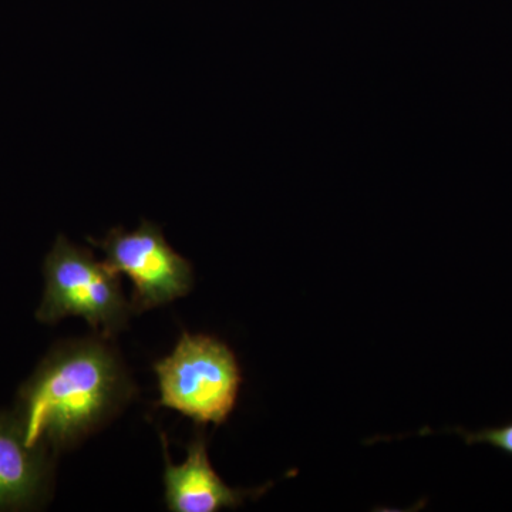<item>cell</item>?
<instances>
[{
	"label": "cell",
	"mask_w": 512,
	"mask_h": 512,
	"mask_svg": "<svg viewBox=\"0 0 512 512\" xmlns=\"http://www.w3.org/2000/svg\"><path fill=\"white\" fill-rule=\"evenodd\" d=\"M134 386L106 338L57 346L19 394V421L29 448L63 450L103 426L131 399Z\"/></svg>",
	"instance_id": "6da1fadb"
},
{
	"label": "cell",
	"mask_w": 512,
	"mask_h": 512,
	"mask_svg": "<svg viewBox=\"0 0 512 512\" xmlns=\"http://www.w3.org/2000/svg\"><path fill=\"white\" fill-rule=\"evenodd\" d=\"M160 406L198 424L221 426L237 406L241 367L221 340L184 332L173 353L154 365Z\"/></svg>",
	"instance_id": "7a4b0ae2"
},
{
	"label": "cell",
	"mask_w": 512,
	"mask_h": 512,
	"mask_svg": "<svg viewBox=\"0 0 512 512\" xmlns=\"http://www.w3.org/2000/svg\"><path fill=\"white\" fill-rule=\"evenodd\" d=\"M46 289L36 318L53 325L67 316H82L109 339L127 325L133 313L121 292L120 274L92 252L60 235L45 259Z\"/></svg>",
	"instance_id": "3957f363"
},
{
	"label": "cell",
	"mask_w": 512,
	"mask_h": 512,
	"mask_svg": "<svg viewBox=\"0 0 512 512\" xmlns=\"http://www.w3.org/2000/svg\"><path fill=\"white\" fill-rule=\"evenodd\" d=\"M89 242L106 255V264L133 282V313L150 311L190 293L194 284L192 265L165 241L163 231L150 221L136 231L111 229L106 238Z\"/></svg>",
	"instance_id": "277c9868"
},
{
	"label": "cell",
	"mask_w": 512,
	"mask_h": 512,
	"mask_svg": "<svg viewBox=\"0 0 512 512\" xmlns=\"http://www.w3.org/2000/svg\"><path fill=\"white\" fill-rule=\"evenodd\" d=\"M165 460V503L173 512H218L234 510L251 498L261 497L271 487L239 490L228 487L211 467L208 458L207 441L204 434H198L188 446L187 460L181 466H174L164 446Z\"/></svg>",
	"instance_id": "5b68a950"
},
{
	"label": "cell",
	"mask_w": 512,
	"mask_h": 512,
	"mask_svg": "<svg viewBox=\"0 0 512 512\" xmlns=\"http://www.w3.org/2000/svg\"><path fill=\"white\" fill-rule=\"evenodd\" d=\"M47 474V451L26 446L16 417L0 416V510L35 503Z\"/></svg>",
	"instance_id": "8992f818"
},
{
	"label": "cell",
	"mask_w": 512,
	"mask_h": 512,
	"mask_svg": "<svg viewBox=\"0 0 512 512\" xmlns=\"http://www.w3.org/2000/svg\"><path fill=\"white\" fill-rule=\"evenodd\" d=\"M437 433H453L460 436L467 446H476V444H487L497 448L501 453L507 454L512 457V421L503 426L485 427L478 431H470L463 429V427H453V429H446L441 431H431L424 429L419 431V436H429V434Z\"/></svg>",
	"instance_id": "52a82bcc"
}]
</instances>
